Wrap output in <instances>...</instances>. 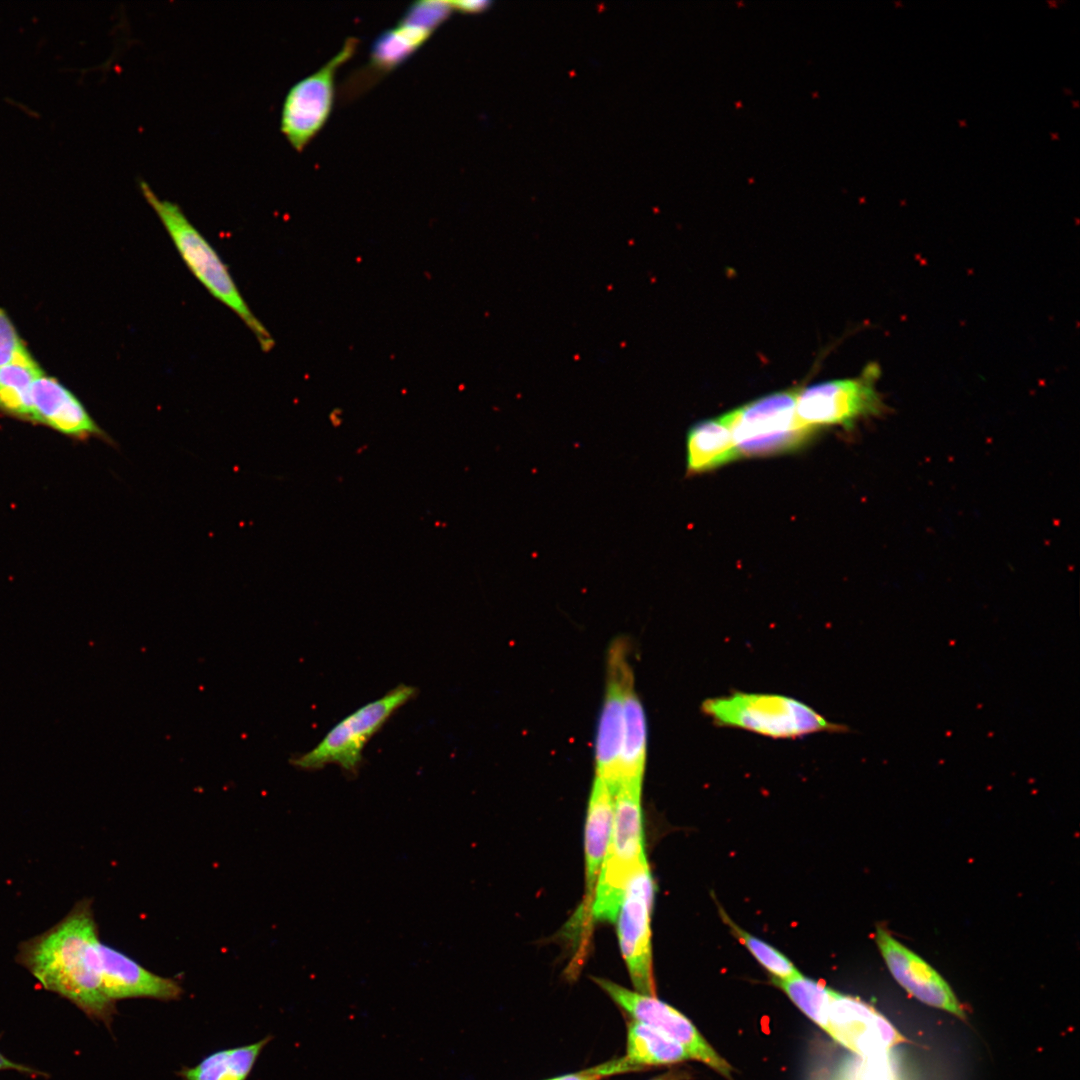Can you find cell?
Masks as SVG:
<instances>
[{
	"label": "cell",
	"instance_id": "obj_1",
	"mask_svg": "<svg viewBox=\"0 0 1080 1080\" xmlns=\"http://www.w3.org/2000/svg\"><path fill=\"white\" fill-rule=\"evenodd\" d=\"M100 943L91 904L84 900L55 926L24 942L17 959L45 989L110 1024L115 1002L102 989Z\"/></svg>",
	"mask_w": 1080,
	"mask_h": 1080
},
{
	"label": "cell",
	"instance_id": "obj_2",
	"mask_svg": "<svg viewBox=\"0 0 1080 1080\" xmlns=\"http://www.w3.org/2000/svg\"><path fill=\"white\" fill-rule=\"evenodd\" d=\"M138 184L191 272L215 298L236 313L253 332L263 351L271 350L274 345L271 335L249 308L210 243L177 203L159 197L145 180H139Z\"/></svg>",
	"mask_w": 1080,
	"mask_h": 1080
},
{
	"label": "cell",
	"instance_id": "obj_3",
	"mask_svg": "<svg viewBox=\"0 0 1080 1080\" xmlns=\"http://www.w3.org/2000/svg\"><path fill=\"white\" fill-rule=\"evenodd\" d=\"M641 785L624 782L615 791L610 841L592 898V914L599 921H616L629 878L647 860Z\"/></svg>",
	"mask_w": 1080,
	"mask_h": 1080
},
{
	"label": "cell",
	"instance_id": "obj_4",
	"mask_svg": "<svg viewBox=\"0 0 1080 1080\" xmlns=\"http://www.w3.org/2000/svg\"><path fill=\"white\" fill-rule=\"evenodd\" d=\"M702 710L720 726L740 728L772 738H796L822 731L847 730L844 726L829 722L805 703L777 694L735 692L705 700Z\"/></svg>",
	"mask_w": 1080,
	"mask_h": 1080
},
{
	"label": "cell",
	"instance_id": "obj_5",
	"mask_svg": "<svg viewBox=\"0 0 1080 1080\" xmlns=\"http://www.w3.org/2000/svg\"><path fill=\"white\" fill-rule=\"evenodd\" d=\"M797 394L775 392L724 414L739 456L787 453L811 438L815 430L803 426L796 415Z\"/></svg>",
	"mask_w": 1080,
	"mask_h": 1080
},
{
	"label": "cell",
	"instance_id": "obj_6",
	"mask_svg": "<svg viewBox=\"0 0 1080 1080\" xmlns=\"http://www.w3.org/2000/svg\"><path fill=\"white\" fill-rule=\"evenodd\" d=\"M416 693L414 686H396L343 718L314 748L291 757L290 764L297 769L308 771L336 764L346 774L356 775L362 763L365 745L395 711L414 698Z\"/></svg>",
	"mask_w": 1080,
	"mask_h": 1080
},
{
	"label": "cell",
	"instance_id": "obj_7",
	"mask_svg": "<svg viewBox=\"0 0 1080 1080\" xmlns=\"http://www.w3.org/2000/svg\"><path fill=\"white\" fill-rule=\"evenodd\" d=\"M879 375V367L871 363L857 377L806 387L797 394L799 422L813 430L826 425L849 428L862 418L880 415L885 405L876 389Z\"/></svg>",
	"mask_w": 1080,
	"mask_h": 1080
},
{
	"label": "cell",
	"instance_id": "obj_8",
	"mask_svg": "<svg viewBox=\"0 0 1080 1080\" xmlns=\"http://www.w3.org/2000/svg\"><path fill=\"white\" fill-rule=\"evenodd\" d=\"M358 44L357 38H347L327 63L288 90L281 108L280 130L296 151L301 152L327 122L335 99L337 70L353 56Z\"/></svg>",
	"mask_w": 1080,
	"mask_h": 1080
},
{
	"label": "cell",
	"instance_id": "obj_9",
	"mask_svg": "<svg viewBox=\"0 0 1080 1080\" xmlns=\"http://www.w3.org/2000/svg\"><path fill=\"white\" fill-rule=\"evenodd\" d=\"M655 885L647 860L629 878L617 916L619 946L636 992L656 996L650 916Z\"/></svg>",
	"mask_w": 1080,
	"mask_h": 1080
},
{
	"label": "cell",
	"instance_id": "obj_10",
	"mask_svg": "<svg viewBox=\"0 0 1080 1080\" xmlns=\"http://www.w3.org/2000/svg\"><path fill=\"white\" fill-rule=\"evenodd\" d=\"M592 979L633 1020L659 1030L679 1043L689 1054L690 1059L700 1061L721 1076L732 1079L731 1065L708 1043L684 1014L656 996L629 990L605 978L593 977Z\"/></svg>",
	"mask_w": 1080,
	"mask_h": 1080
},
{
	"label": "cell",
	"instance_id": "obj_11",
	"mask_svg": "<svg viewBox=\"0 0 1080 1080\" xmlns=\"http://www.w3.org/2000/svg\"><path fill=\"white\" fill-rule=\"evenodd\" d=\"M834 1041L862 1058L885 1056L905 1038L872 1006L832 990L828 1005V1030Z\"/></svg>",
	"mask_w": 1080,
	"mask_h": 1080
},
{
	"label": "cell",
	"instance_id": "obj_12",
	"mask_svg": "<svg viewBox=\"0 0 1080 1080\" xmlns=\"http://www.w3.org/2000/svg\"><path fill=\"white\" fill-rule=\"evenodd\" d=\"M633 674L627 660L626 646L617 641L608 655V681L596 739V777L603 779L615 791L619 783V762L623 734L624 690Z\"/></svg>",
	"mask_w": 1080,
	"mask_h": 1080
},
{
	"label": "cell",
	"instance_id": "obj_13",
	"mask_svg": "<svg viewBox=\"0 0 1080 1080\" xmlns=\"http://www.w3.org/2000/svg\"><path fill=\"white\" fill-rule=\"evenodd\" d=\"M875 940L892 976L909 994L929 1006L965 1018L948 983L925 960L882 927L877 928Z\"/></svg>",
	"mask_w": 1080,
	"mask_h": 1080
},
{
	"label": "cell",
	"instance_id": "obj_14",
	"mask_svg": "<svg viewBox=\"0 0 1080 1080\" xmlns=\"http://www.w3.org/2000/svg\"><path fill=\"white\" fill-rule=\"evenodd\" d=\"M433 33V29L403 16L375 39L367 64L341 85V100H352L366 92L420 49Z\"/></svg>",
	"mask_w": 1080,
	"mask_h": 1080
},
{
	"label": "cell",
	"instance_id": "obj_15",
	"mask_svg": "<svg viewBox=\"0 0 1080 1080\" xmlns=\"http://www.w3.org/2000/svg\"><path fill=\"white\" fill-rule=\"evenodd\" d=\"M29 398L30 422L48 426L80 441L94 437L111 445L114 443L81 401L55 378L44 373L39 376L32 384Z\"/></svg>",
	"mask_w": 1080,
	"mask_h": 1080
},
{
	"label": "cell",
	"instance_id": "obj_16",
	"mask_svg": "<svg viewBox=\"0 0 1080 1080\" xmlns=\"http://www.w3.org/2000/svg\"><path fill=\"white\" fill-rule=\"evenodd\" d=\"M100 978L103 992L113 1002L127 998L179 999L180 983L155 974L123 952L100 943Z\"/></svg>",
	"mask_w": 1080,
	"mask_h": 1080
},
{
	"label": "cell",
	"instance_id": "obj_17",
	"mask_svg": "<svg viewBox=\"0 0 1080 1080\" xmlns=\"http://www.w3.org/2000/svg\"><path fill=\"white\" fill-rule=\"evenodd\" d=\"M615 790L603 779L593 782L585 824V875L588 897L593 898L597 878L610 841Z\"/></svg>",
	"mask_w": 1080,
	"mask_h": 1080
},
{
	"label": "cell",
	"instance_id": "obj_18",
	"mask_svg": "<svg viewBox=\"0 0 1080 1080\" xmlns=\"http://www.w3.org/2000/svg\"><path fill=\"white\" fill-rule=\"evenodd\" d=\"M739 457L727 421L721 417L694 424L686 438L687 474L715 469Z\"/></svg>",
	"mask_w": 1080,
	"mask_h": 1080
},
{
	"label": "cell",
	"instance_id": "obj_19",
	"mask_svg": "<svg viewBox=\"0 0 1080 1080\" xmlns=\"http://www.w3.org/2000/svg\"><path fill=\"white\" fill-rule=\"evenodd\" d=\"M647 749V725L643 706L634 690L633 679L624 690L623 734L619 762V783L642 782Z\"/></svg>",
	"mask_w": 1080,
	"mask_h": 1080
},
{
	"label": "cell",
	"instance_id": "obj_20",
	"mask_svg": "<svg viewBox=\"0 0 1080 1080\" xmlns=\"http://www.w3.org/2000/svg\"><path fill=\"white\" fill-rule=\"evenodd\" d=\"M265 1037L255 1043L214 1052L192 1067H183V1080H247L259 1055L269 1043Z\"/></svg>",
	"mask_w": 1080,
	"mask_h": 1080
},
{
	"label": "cell",
	"instance_id": "obj_21",
	"mask_svg": "<svg viewBox=\"0 0 1080 1080\" xmlns=\"http://www.w3.org/2000/svg\"><path fill=\"white\" fill-rule=\"evenodd\" d=\"M42 374L26 347L9 364L0 367V412L30 422V389Z\"/></svg>",
	"mask_w": 1080,
	"mask_h": 1080
},
{
	"label": "cell",
	"instance_id": "obj_22",
	"mask_svg": "<svg viewBox=\"0 0 1080 1080\" xmlns=\"http://www.w3.org/2000/svg\"><path fill=\"white\" fill-rule=\"evenodd\" d=\"M626 1058L643 1069L690 1060L689 1054L679 1043L652 1026L633 1019L627 1025Z\"/></svg>",
	"mask_w": 1080,
	"mask_h": 1080
},
{
	"label": "cell",
	"instance_id": "obj_23",
	"mask_svg": "<svg viewBox=\"0 0 1080 1080\" xmlns=\"http://www.w3.org/2000/svg\"><path fill=\"white\" fill-rule=\"evenodd\" d=\"M771 980L808 1018L827 1032L828 1005L832 989L801 973L784 980Z\"/></svg>",
	"mask_w": 1080,
	"mask_h": 1080
},
{
	"label": "cell",
	"instance_id": "obj_24",
	"mask_svg": "<svg viewBox=\"0 0 1080 1080\" xmlns=\"http://www.w3.org/2000/svg\"><path fill=\"white\" fill-rule=\"evenodd\" d=\"M719 912L724 922L730 928L732 934L743 946H745L755 960L770 973L772 978L784 980L801 973L796 966L776 948L743 930L722 908L719 909Z\"/></svg>",
	"mask_w": 1080,
	"mask_h": 1080
},
{
	"label": "cell",
	"instance_id": "obj_25",
	"mask_svg": "<svg viewBox=\"0 0 1080 1080\" xmlns=\"http://www.w3.org/2000/svg\"><path fill=\"white\" fill-rule=\"evenodd\" d=\"M639 1070H643V1068L633 1064L625 1056L582 1071L562 1075L549 1080H602L611 1075Z\"/></svg>",
	"mask_w": 1080,
	"mask_h": 1080
},
{
	"label": "cell",
	"instance_id": "obj_26",
	"mask_svg": "<svg viewBox=\"0 0 1080 1080\" xmlns=\"http://www.w3.org/2000/svg\"><path fill=\"white\" fill-rule=\"evenodd\" d=\"M24 347L12 321L0 308V367L9 364Z\"/></svg>",
	"mask_w": 1080,
	"mask_h": 1080
},
{
	"label": "cell",
	"instance_id": "obj_27",
	"mask_svg": "<svg viewBox=\"0 0 1080 1080\" xmlns=\"http://www.w3.org/2000/svg\"><path fill=\"white\" fill-rule=\"evenodd\" d=\"M453 11L462 13H476L485 10L489 6L487 1H450Z\"/></svg>",
	"mask_w": 1080,
	"mask_h": 1080
},
{
	"label": "cell",
	"instance_id": "obj_28",
	"mask_svg": "<svg viewBox=\"0 0 1080 1080\" xmlns=\"http://www.w3.org/2000/svg\"><path fill=\"white\" fill-rule=\"evenodd\" d=\"M1 1070H17L19 1072L27 1074H41L39 1071L34 1070L33 1068L24 1066L8 1059L2 1053H0V1071Z\"/></svg>",
	"mask_w": 1080,
	"mask_h": 1080
},
{
	"label": "cell",
	"instance_id": "obj_29",
	"mask_svg": "<svg viewBox=\"0 0 1080 1080\" xmlns=\"http://www.w3.org/2000/svg\"><path fill=\"white\" fill-rule=\"evenodd\" d=\"M688 1078L689 1073L685 1070H671L651 1080H687Z\"/></svg>",
	"mask_w": 1080,
	"mask_h": 1080
},
{
	"label": "cell",
	"instance_id": "obj_30",
	"mask_svg": "<svg viewBox=\"0 0 1080 1080\" xmlns=\"http://www.w3.org/2000/svg\"><path fill=\"white\" fill-rule=\"evenodd\" d=\"M547 1080H549V1079H547Z\"/></svg>",
	"mask_w": 1080,
	"mask_h": 1080
}]
</instances>
